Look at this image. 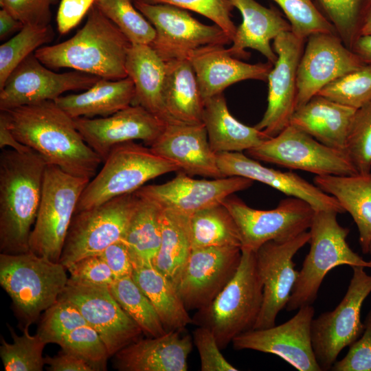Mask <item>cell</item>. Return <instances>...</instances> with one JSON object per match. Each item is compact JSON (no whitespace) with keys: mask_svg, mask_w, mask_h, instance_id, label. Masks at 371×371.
<instances>
[{"mask_svg":"<svg viewBox=\"0 0 371 371\" xmlns=\"http://www.w3.org/2000/svg\"><path fill=\"white\" fill-rule=\"evenodd\" d=\"M21 143L45 159L74 176L91 179L102 162L85 142L74 119L54 100L1 111Z\"/></svg>","mask_w":371,"mask_h":371,"instance_id":"1","label":"cell"},{"mask_svg":"<svg viewBox=\"0 0 371 371\" xmlns=\"http://www.w3.org/2000/svg\"><path fill=\"white\" fill-rule=\"evenodd\" d=\"M47 163L32 148L0 154V251H30L29 239L40 205Z\"/></svg>","mask_w":371,"mask_h":371,"instance_id":"2","label":"cell"},{"mask_svg":"<svg viewBox=\"0 0 371 371\" xmlns=\"http://www.w3.org/2000/svg\"><path fill=\"white\" fill-rule=\"evenodd\" d=\"M131 43L95 5L85 25L62 43L43 46L36 57L52 69L69 68L109 80L128 77L126 60Z\"/></svg>","mask_w":371,"mask_h":371,"instance_id":"3","label":"cell"},{"mask_svg":"<svg viewBox=\"0 0 371 371\" xmlns=\"http://www.w3.org/2000/svg\"><path fill=\"white\" fill-rule=\"evenodd\" d=\"M66 271L59 262L31 251L0 254V284L11 298L22 328L35 323L58 301L69 280Z\"/></svg>","mask_w":371,"mask_h":371,"instance_id":"4","label":"cell"},{"mask_svg":"<svg viewBox=\"0 0 371 371\" xmlns=\"http://www.w3.org/2000/svg\"><path fill=\"white\" fill-rule=\"evenodd\" d=\"M238 269L222 291L205 308L198 310L193 324L208 328L223 350L238 335L254 329L263 300V286L255 252L241 249Z\"/></svg>","mask_w":371,"mask_h":371,"instance_id":"5","label":"cell"},{"mask_svg":"<svg viewBox=\"0 0 371 371\" xmlns=\"http://www.w3.org/2000/svg\"><path fill=\"white\" fill-rule=\"evenodd\" d=\"M339 213L331 210H315L309 228L310 250L291 292L286 308L289 311L311 305L317 298L324 278L339 265L371 267L349 247L346 238L349 229L341 226Z\"/></svg>","mask_w":371,"mask_h":371,"instance_id":"6","label":"cell"},{"mask_svg":"<svg viewBox=\"0 0 371 371\" xmlns=\"http://www.w3.org/2000/svg\"><path fill=\"white\" fill-rule=\"evenodd\" d=\"M103 163L83 190L76 213L134 193L147 181L179 170L174 162L134 141L113 147Z\"/></svg>","mask_w":371,"mask_h":371,"instance_id":"7","label":"cell"},{"mask_svg":"<svg viewBox=\"0 0 371 371\" xmlns=\"http://www.w3.org/2000/svg\"><path fill=\"white\" fill-rule=\"evenodd\" d=\"M90 180L47 164L40 205L30 235V251L59 262L79 199Z\"/></svg>","mask_w":371,"mask_h":371,"instance_id":"8","label":"cell"},{"mask_svg":"<svg viewBox=\"0 0 371 371\" xmlns=\"http://www.w3.org/2000/svg\"><path fill=\"white\" fill-rule=\"evenodd\" d=\"M139 199L135 192L124 194L76 212L59 262L66 267L83 258L99 255L111 245L122 240Z\"/></svg>","mask_w":371,"mask_h":371,"instance_id":"9","label":"cell"},{"mask_svg":"<svg viewBox=\"0 0 371 371\" xmlns=\"http://www.w3.org/2000/svg\"><path fill=\"white\" fill-rule=\"evenodd\" d=\"M352 268V277L342 300L333 311L322 313L311 323L312 346L322 371L330 370L341 351L364 331L361 310L371 293V276L364 267Z\"/></svg>","mask_w":371,"mask_h":371,"instance_id":"10","label":"cell"},{"mask_svg":"<svg viewBox=\"0 0 371 371\" xmlns=\"http://www.w3.org/2000/svg\"><path fill=\"white\" fill-rule=\"evenodd\" d=\"M246 153L258 161L315 175L358 173L346 151L328 147L291 124Z\"/></svg>","mask_w":371,"mask_h":371,"instance_id":"11","label":"cell"},{"mask_svg":"<svg viewBox=\"0 0 371 371\" xmlns=\"http://www.w3.org/2000/svg\"><path fill=\"white\" fill-rule=\"evenodd\" d=\"M133 3L154 27L155 37L150 45L165 62L188 59L203 46L232 43L219 26L201 23L186 10L140 0H133Z\"/></svg>","mask_w":371,"mask_h":371,"instance_id":"12","label":"cell"},{"mask_svg":"<svg viewBox=\"0 0 371 371\" xmlns=\"http://www.w3.org/2000/svg\"><path fill=\"white\" fill-rule=\"evenodd\" d=\"M222 203L236 223L241 249L254 252L268 241H286L309 229L315 211L306 201L293 196L269 210L252 208L232 195Z\"/></svg>","mask_w":371,"mask_h":371,"instance_id":"13","label":"cell"},{"mask_svg":"<svg viewBox=\"0 0 371 371\" xmlns=\"http://www.w3.org/2000/svg\"><path fill=\"white\" fill-rule=\"evenodd\" d=\"M100 78L75 70L54 72L32 53L16 67L0 89V110L54 100L66 91L87 90Z\"/></svg>","mask_w":371,"mask_h":371,"instance_id":"14","label":"cell"},{"mask_svg":"<svg viewBox=\"0 0 371 371\" xmlns=\"http://www.w3.org/2000/svg\"><path fill=\"white\" fill-rule=\"evenodd\" d=\"M59 298L78 308L87 324L100 335L111 357L140 339L143 333L108 286L81 284L69 278Z\"/></svg>","mask_w":371,"mask_h":371,"instance_id":"15","label":"cell"},{"mask_svg":"<svg viewBox=\"0 0 371 371\" xmlns=\"http://www.w3.org/2000/svg\"><path fill=\"white\" fill-rule=\"evenodd\" d=\"M310 237V232L306 231L286 241L270 240L255 252L257 269L263 286V300L254 329L276 325V317L286 308L299 276L293 256L309 242Z\"/></svg>","mask_w":371,"mask_h":371,"instance_id":"16","label":"cell"},{"mask_svg":"<svg viewBox=\"0 0 371 371\" xmlns=\"http://www.w3.org/2000/svg\"><path fill=\"white\" fill-rule=\"evenodd\" d=\"M305 41L291 31L282 32L273 40V49L278 58L267 78V106L254 126L270 137L290 124L295 111L297 72Z\"/></svg>","mask_w":371,"mask_h":371,"instance_id":"17","label":"cell"},{"mask_svg":"<svg viewBox=\"0 0 371 371\" xmlns=\"http://www.w3.org/2000/svg\"><path fill=\"white\" fill-rule=\"evenodd\" d=\"M241 256L238 247L192 249L176 284L188 311L200 310L213 301L236 273Z\"/></svg>","mask_w":371,"mask_h":371,"instance_id":"18","label":"cell"},{"mask_svg":"<svg viewBox=\"0 0 371 371\" xmlns=\"http://www.w3.org/2000/svg\"><path fill=\"white\" fill-rule=\"evenodd\" d=\"M312 304L300 307L290 319L278 326L245 332L232 341L235 350L273 354L300 371H322L311 342Z\"/></svg>","mask_w":371,"mask_h":371,"instance_id":"19","label":"cell"},{"mask_svg":"<svg viewBox=\"0 0 371 371\" xmlns=\"http://www.w3.org/2000/svg\"><path fill=\"white\" fill-rule=\"evenodd\" d=\"M365 64L337 34L309 36L297 68L296 109L329 83Z\"/></svg>","mask_w":371,"mask_h":371,"instance_id":"20","label":"cell"},{"mask_svg":"<svg viewBox=\"0 0 371 371\" xmlns=\"http://www.w3.org/2000/svg\"><path fill=\"white\" fill-rule=\"evenodd\" d=\"M253 183L251 179L237 176L195 179L179 170L166 183L144 186L135 192L153 201L163 210L191 215L222 203L235 192L250 188Z\"/></svg>","mask_w":371,"mask_h":371,"instance_id":"21","label":"cell"},{"mask_svg":"<svg viewBox=\"0 0 371 371\" xmlns=\"http://www.w3.org/2000/svg\"><path fill=\"white\" fill-rule=\"evenodd\" d=\"M85 142L105 161L115 146L142 140L150 146L163 132L166 124L139 105L131 104L113 115L97 118H74Z\"/></svg>","mask_w":371,"mask_h":371,"instance_id":"22","label":"cell"},{"mask_svg":"<svg viewBox=\"0 0 371 371\" xmlns=\"http://www.w3.org/2000/svg\"><path fill=\"white\" fill-rule=\"evenodd\" d=\"M218 168L223 177H242L266 184L288 196L308 203L315 210H331L345 213L337 200L292 172H282L260 164L243 152L216 153Z\"/></svg>","mask_w":371,"mask_h":371,"instance_id":"23","label":"cell"},{"mask_svg":"<svg viewBox=\"0 0 371 371\" xmlns=\"http://www.w3.org/2000/svg\"><path fill=\"white\" fill-rule=\"evenodd\" d=\"M150 148L156 154L174 162L179 170L187 175L212 179L223 177L203 123L166 124Z\"/></svg>","mask_w":371,"mask_h":371,"instance_id":"24","label":"cell"},{"mask_svg":"<svg viewBox=\"0 0 371 371\" xmlns=\"http://www.w3.org/2000/svg\"><path fill=\"white\" fill-rule=\"evenodd\" d=\"M188 60L194 70L203 101L223 93L229 86L246 80L267 81L273 65L250 64L232 56L223 45L201 47Z\"/></svg>","mask_w":371,"mask_h":371,"instance_id":"25","label":"cell"},{"mask_svg":"<svg viewBox=\"0 0 371 371\" xmlns=\"http://www.w3.org/2000/svg\"><path fill=\"white\" fill-rule=\"evenodd\" d=\"M184 332L139 339L114 355L115 368L122 371H186L193 339Z\"/></svg>","mask_w":371,"mask_h":371,"instance_id":"26","label":"cell"},{"mask_svg":"<svg viewBox=\"0 0 371 371\" xmlns=\"http://www.w3.org/2000/svg\"><path fill=\"white\" fill-rule=\"evenodd\" d=\"M231 1L240 12L243 21L227 48L229 53L236 58H247L245 49H253L274 65L278 56L270 43L282 32L291 31L289 21L274 7L266 8L255 0Z\"/></svg>","mask_w":371,"mask_h":371,"instance_id":"27","label":"cell"},{"mask_svg":"<svg viewBox=\"0 0 371 371\" xmlns=\"http://www.w3.org/2000/svg\"><path fill=\"white\" fill-rule=\"evenodd\" d=\"M126 69L135 87L133 104L139 105L166 124L178 122L168 113L164 99L166 64L150 45L131 44Z\"/></svg>","mask_w":371,"mask_h":371,"instance_id":"28","label":"cell"},{"mask_svg":"<svg viewBox=\"0 0 371 371\" xmlns=\"http://www.w3.org/2000/svg\"><path fill=\"white\" fill-rule=\"evenodd\" d=\"M356 110L316 95L295 110L290 124L328 147L346 151L347 135Z\"/></svg>","mask_w":371,"mask_h":371,"instance_id":"29","label":"cell"},{"mask_svg":"<svg viewBox=\"0 0 371 371\" xmlns=\"http://www.w3.org/2000/svg\"><path fill=\"white\" fill-rule=\"evenodd\" d=\"M135 87L126 77L120 80L100 78L80 93L60 95L54 101L72 118L107 117L133 104Z\"/></svg>","mask_w":371,"mask_h":371,"instance_id":"30","label":"cell"},{"mask_svg":"<svg viewBox=\"0 0 371 371\" xmlns=\"http://www.w3.org/2000/svg\"><path fill=\"white\" fill-rule=\"evenodd\" d=\"M314 183L335 197L352 217L359 233L363 254L371 243V172L352 175H315Z\"/></svg>","mask_w":371,"mask_h":371,"instance_id":"31","label":"cell"},{"mask_svg":"<svg viewBox=\"0 0 371 371\" xmlns=\"http://www.w3.org/2000/svg\"><path fill=\"white\" fill-rule=\"evenodd\" d=\"M203 123L210 146L216 153L247 151L270 138L233 117L223 93L204 101Z\"/></svg>","mask_w":371,"mask_h":371,"instance_id":"32","label":"cell"},{"mask_svg":"<svg viewBox=\"0 0 371 371\" xmlns=\"http://www.w3.org/2000/svg\"><path fill=\"white\" fill-rule=\"evenodd\" d=\"M164 99L166 110L178 122L203 123L204 101L188 59L166 62Z\"/></svg>","mask_w":371,"mask_h":371,"instance_id":"33","label":"cell"},{"mask_svg":"<svg viewBox=\"0 0 371 371\" xmlns=\"http://www.w3.org/2000/svg\"><path fill=\"white\" fill-rule=\"evenodd\" d=\"M132 278L152 303L166 332L193 324L174 284L152 263L134 264Z\"/></svg>","mask_w":371,"mask_h":371,"instance_id":"34","label":"cell"},{"mask_svg":"<svg viewBox=\"0 0 371 371\" xmlns=\"http://www.w3.org/2000/svg\"><path fill=\"white\" fill-rule=\"evenodd\" d=\"M161 238L152 264L176 287L192 251L190 216L161 209Z\"/></svg>","mask_w":371,"mask_h":371,"instance_id":"35","label":"cell"},{"mask_svg":"<svg viewBox=\"0 0 371 371\" xmlns=\"http://www.w3.org/2000/svg\"><path fill=\"white\" fill-rule=\"evenodd\" d=\"M138 196L137 205L122 240L128 247L133 265L152 263L161 238V208L153 201Z\"/></svg>","mask_w":371,"mask_h":371,"instance_id":"36","label":"cell"},{"mask_svg":"<svg viewBox=\"0 0 371 371\" xmlns=\"http://www.w3.org/2000/svg\"><path fill=\"white\" fill-rule=\"evenodd\" d=\"M190 234L192 249L212 247H242L236 223L223 203L191 214Z\"/></svg>","mask_w":371,"mask_h":371,"instance_id":"37","label":"cell"},{"mask_svg":"<svg viewBox=\"0 0 371 371\" xmlns=\"http://www.w3.org/2000/svg\"><path fill=\"white\" fill-rule=\"evenodd\" d=\"M109 288L115 299L144 335L155 337L167 333L152 303L132 276L115 279Z\"/></svg>","mask_w":371,"mask_h":371,"instance_id":"38","label":"cell"},{"mask_svg":"<svg viewBox=\"0 0 371 371\" xmlns=\"http://www.w3.org/2000/svg\"><path fill=\"white\" fill-rule=\"evenodd\" d=\"M344 45L352 50L371 9V0H315Z\"/></svg>","mask_w":371,"mask_h":371,"instance_id":"39","label":"cell"},{"mask_svg":"<svg viewBox=\"0 0 371 371\" xmlns=\"http://www.w3.org/2000/svg\"><path fill=\"white\" fill-rule=\"evenodd\" d=\"M12 343L1 337L0 356L6 371H42L45 364L43 356L47 344L36 333L31 335L30 326L22 328V335H18L7 324Z\"/></svg>","mask_w":371,"mask_h":371,"instance_id":"40","label":"cell"},{"mask_svg":"<svg viewBox=\"0 0 371 371\" xmlns=\"http://www.w3.org/2000/svg\"><path fill=\"white\" fill-rule=\"evenodd\" d=\"M54 37L51 25H25L0 46V89L16 67L31 54Z\"/></svg>","mask_w":371,"mask_h":371,"instance_id":"41","label":"cell"},{"mask_svg":"<svg viewBox=\"0 0 371 371\" xmlns=\"http://www.w3.org/2000/svg\"><path fill=\"white\" fill-rule=\"evenodd\" d=\"M94 5L126 36L131 44L150 45L155 30L132 0H95Z\"/></svg>","mask_w":371,"mask_h":371,"instance_id":"42","label":"cell"},{"mask_svg":"<svg viewBox=\"0 0 371 371\" xmlns=\"http://www.w3.org/2000/svg\"><path fill=\"white\" fill-rule=\"evenodd\" d=\"M317 95L355 109L362 107L371 102V64L336 79Z\"/></svg>","mask_w":371,"mask_h":371,"instance_id":"43","label":"cell"},{"mask_svg":"<svg viewBox=\"0 0 371 371\" xmlns=\"http://www.w3.org/2000/svg\"><path fill=\"white\" fill-rule=\"evenodd\" d=\"M281 8L297 37L306 38L317 33L337 34L330 21L313 0H272Z\"/></svg>","mask_w":371,"mask_h":371,"instance_id":"44","label":"cell"},{"mask_svg":"<svg viewBox=\"0 0 371 371\" xmlns=\"http://www.w3.org/2000/svg\"><path fill=\"white\" fill-rule=\"evenodd\" d=\"M345 150L359 174L371 172V102L355 111Z\"/></svg>","mask_w":371,"mask_h":371,"instance_id":"45","label":"cell"},{"mask_svg":"<svg viewBox=\"0 0 371 371\" xmlns=\"http://www.w3.org/2000/svg\"><path fill=\"white\" fill-rule=\"evenodd\" d=\"M61 349L88 362L95 371L106 370L111 357L98 332L88 324L63 337L57 343Z\"/></svg>","mask_w":371,"mask_h":371,"instance_id":"46","label":"cell"},{"mask_svg":"<svg viewBox=\"0 0 371 371\" xmlns=\"http://www.w3.org/2000/svg\"><path fill=\"white\" fill-rule=\"evenodd\" d=\"M87 324L78 308L71 302L58 299L44 311L37 334L47 344H57L77 328Z\"/></svg>","mask_w":371,"mask_h":371,"instance_id":"47","label":"cell"},{"mask_svg":"<svg viewBox=\"0 0 371 371\" xmlns=\"http://www.w3.org/2000/svg\"><path fill=\"white\" fill-rule=\"evenodd\" d=\"M152 4H168L201 14L219 26L232 40L237 27L232 20L231 0H140Z\"/></svg>","mask_w":371,"mask_h":371,"instance_id":"48","label":"cell"},{"mask_svg":"<svg viewBox=\"0 0 371 371\" xmlns=\"http://www.w3.org/2000/svg\"><path fill=\"white\" fill-rule=\"evenodd\" d=\"M202 371H237L221 353L214 333L208 328L197 326L192 333Z\"/></svg>","mask_w":371,"mask_h":371,"instance_id":"49","label":"cell"},{"mask_svg":"<svg viewBox=\"0 0 371 371\" xmlns=\"http://www.w3.org/2000/svg\"><path fill=\"white\" fill-rule=\"evenodd\" d=\"M71 280L85 284L110 287L115 278L109 267L99 256L80 259L66 267Z\"/></svg>","mask_w":371,"mask_h":371,"instance_id":"50","label":"cell"},{"mask_svg":"<svg viewBox=\"0 0 371 371\" xmlns=\"http://www.w3.org/2000/svg\"><path fill=\"white\" fill-rule=\"evenodd\" d=\"M362 336L350 345L347 355L335 361L330 370L371 371V309L364 322Z\"/></svg>","mask_w":371,"mask_h":371,"instance_id":"51","label":"cell"},{"mask_svg":"<svg viewBox=\"0 0 371 371\" xmlns=\"http://www.w3.org/2000/svg\"><path fill=\"white\" fill-rule=\"evenodd\" d=\"M56 0H0L1 8L6 10L24 25H50V7Z\"/></svg>","mask_w":371,"mask_h":371,"instance_id":"52","label":"cell"},{"mask_svg":"<svg viewBox=\"0 0 371 371\" xmlns=\"http://www.w3.org/2000/svg\"><path fill=\"white\" fill-rule=\"evenodd\" d=\"M95 0H61L56 15L57 29L65 34L89 12Z\"/></svg>","mask_w":371,"mask_h":371,"instance_id":"53","label":"cell"},{"mask_svg":"<svg viewBox=\"0 0 371 371\" xmlns=\"http://www.w3.org/2000/svg\"><path fill=\"white\" fill-rule=\"evenodd\" d=\"M99 256L109 267L115 279L132 276L133 266L131 258L123 241L111 245Z\"/></svg>","mask_w":371,"mask_h":371,"instance_id":"54","label":"cell"},{"mask_svg":"<svg viewBox=\"0 0 371 371\" xmlns=\"http://www.w3.org/2000/svg\"><path fill=\"white\" fill-rule=\"evenodd\" d=\"M45 362L51 371H95L84 359L63 350L54 357H45Z\"/></svg>","mask_w":371,"mask_h":371,"instance_id":"55","label":"cell"},{"mask_svg":"<svg viewBox=\"0 0 371 371\" xmlns=\"http://www.w3.org/2000/svg\"><path fill=\"white\" fill-rule=\"evenodd\" d=\"M9 146L11 149L19 152H25L31 148L21 143L14 137L11 131L6 117L3 112L0 113V148L3 149Z\"/></svg>","mask_w":371,"mask_h":371,"instance_id":"56","label":"cell"},{"mask_svg":"<svg viewBox=\"0 0 371 371\" xmlns=\"http://www.w3.org/2000/svg\"><path fill=\"white\" fill-rule=\"evenodd\" d=\"M24 25L6 10H0V39L4 40L16 32H19Z\"/></svg>","mask_w":371,"mask_h":371,"instance_id":"57","label":"cell"},{"mask_svg":"<svg viewBox=\"0 0 371 371\" xmlns=\"http://www.w3.org/2000/svg\"><path fill=\"white\" fill-rule=\"evenodd\" d=\"M352 50L366 64H371V35L361 36Z\"/></svg>","mask_w":371,"mask_h":371,"instance_id":"58","label":"cell"},{"mask_svg":"<svg viewBox=\"0 0 371 371\" xmlns=\"http://www.w3.org/2000/svg\"><path fill=\"white\" fill-rule=\"evenodd\" d=\"M362 35H371V9L362 27L361 36Z\"/></svg>","mask_w":371,"mask_h":371,"instance_id":"59","label":"cell"},{"mask_svg":"<svg viewBox=\"0 0 371 371\" xmlns=\"http://www.w3.org/2000/svg\"><path fill=\"white\" fill-rule=\"evenodd\" d=\"M368 254H371V243H370V246H369Z\"/></svg>","mask_w":371,"mask_h":371,"instance_id":"60","label":"cell"},{"mask_svg":"<svg viewBox=\"0 0 371 371\" xmlns=\"http://www.w3.org/2000/svg\"><path fill=\"white\" fill-rule=\"evenodd\" d=\"M132 1H133V0H132Z\"/></svg>","mask_w":371,"mask_h":371,"instance_id":"61","label":"cell"}]
</instances>
